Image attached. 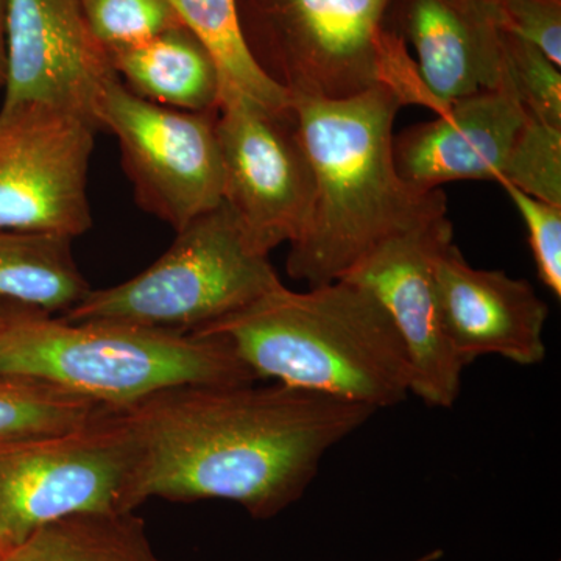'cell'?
<instances>
[{"instance_id": "cell-10", "label": "cell", "mask_w": 561, "mask_h": 561, "mask_svg": "<svg viewBox=\"0 0 561 561\" xmlns=\"http://www.w3.org/2000/svg\"><path fill=\"white\" fill-rule=\"evenodd\" d=\"M98 130L88 117L41 103L0 108V230L69 239L90 230Z\"/></svg>"}, {"instance_id": "cell-20", "label": "cell", "mask_w": 561, "mask_h": 561, "mask_svg": "<svg viewBox=\"0 0 561 561\" xmlns=\"http://www.w3.org/2000/svg\"><path fill=\"white\" fill-rule=\"evenodd\" d=\"M106 411L105 405L38 379L0 376V445L77 430Z\"/></svg>"}, {"instance_id": "cell-13", "label": "cell", "mask_w": 561, "mask_h": 561, "mask_svg": "<svg viewBox=\"0 0 561 561\" xmlns=\"http://www.w3.org/2000/svg\"><path fill=\"white\" fill-rule=\"evenodd\" d=\"M443 327L461 365L500 356L531 367L546 359L549 306L527 280L474 268L454 241L435 257Z\"/></svg>"}, {"instance_id": "cell-15", "label": "cell", "mask_w": 561, "mask_h": 561, "mask_svg": "<svg viewBox=\"0 0 561 561\" xmlns=\"http://www.w3.org/2000/svg\"><path fill=\"white\" fill-rule=\"evenodd\" d=\"M404 27L438 116L454 102L504 88L500 28L476 0H408Z\"/></svg>"}, {"instance_id": "cell-3", "label": "cell", "mask_w": 561, "mask_h": 561, "mask_svg": "<svg viewBox=\"0 0 561 561\" xmlns=\"http://www.w3.org/2000/svg\"><path fill=\"white\" fill-rule=\"evenodd\" d=\"M192 334L224 339L254 378L291 389L376 412L412 394L411 362L393 321L351 280L306 291L279 284Z\"/></svg>"}, {"instance_id": "cell-26", "label": "cell", "mask_w": 561, "mask_h": 561, "mask_svg": "<svg viewBox=\"0 0 561 561\" xmlns=\"http://www.w3.org/2000/svg\"><path fill=\"white\" fill-rule=\"evenodd\" d=\"M7 81V0H0V88Z\"/></svg>"}, {"instance_id": "cell-7", "label": "cell", "mask_w": 561, "mask_h": 561, "mask_svg": "<svg viewBox=\"0 0 561 561\" xmlns=\"http://www.w3.org/2000/svg\"><path fill=\"white\" fill-rule=\"evenodd\" d=\"M391 0H238L243 36L290 98L342 101L379 87L378 38Z\"/></svg>"}, {"instance_id": "cell-16", "label": "cell", "mask_w": 561, "mask_h": 561, "mask_svg": "<svg viewBox=\"0 0 561 561\" xmlns=\"http://www.w3.org/2000/svg\"><path fill=\"white\" fill-rule=\"evenodd\" d=\"M111 65L139 98L183 111L219 110L216 60L184 25L128 49L111 51Z\"/></svg>"}, {"instance_id": "cell-21", "label": "cell", "mask_w": 561, "mask_h": 561, "mask_svg": "<svg viewBox=\"0 0 561 561\" xmlns=\"http://www.w3.org/2000/svg\"><path fill=\"white\" fill-rule=\"evenodd\" d=\"M497 183L561 206V128L527 114Z\"/></svg>"}, {"instance_id": "cell-29", "label": "cell", "mask_w": 561, "mask_h": 561, "mask_svg": "<svg viewBox=\"0 0 561 561\" xmlns=\"http://www.w3.org/2000/svg\"><path fill=\"white\" fill-rule=\"evenodd\" d=\"M7 552H9V549H7L5 546L0 542V561L5 559Z\"/></svg>"}, {"instance_id": "cell-25", "label": "cell", "mask_w": 561, "mask_h": 561, "mask_svg": "<svg viewBox=\"0 0 561 561\" xmlns=\"http://www.w3.org/2000/svg\"><path fill=\"white\" fill-rule=\"evenodd\" d=\"M508 197L522 214L529 234L531 254L537 265L538 278L561 298V206L538 201L516 190L507 183H501Z\"/></svg>"}, {"instance_id": "cell-9", "label": "cell", "mask_w": 561, "mask_h": 561, "mask_svg": "<svg viewBox=\"0 0 561 561\" xmlns=\"http://www.w3.org/2000/svg\"><path fill=\"white\" fill-rule=\"evenodd\" d=\"M217 136L221 202L251 247L268 256L280 243L297 241L311 216L316 186L294 108L279 113L242 92L221 91Z\"/></svg>"}, {"instance_id": "cell-6", "label": "cell", "mask_w": 561, "mask_h": 561, "mask_svg": "<svg viewBox=\"0 0 561 561\" xmlns=\"http://www.w3.org/2000/svg\"><path fill=\"white\" fill-rule=\"evenodd\" d=\"M136 442L122 411L77 430L0 445V542L16 548L47 524L128 513Z\"/></svg>"}, {"instance_id": "cell-14", "label": "cell", "mask_w": 561, "mask_h": 561, "mask_svg": "<svg viewBox=\"0 0 561 561\" xmlns=\"http://www.w3.org/2000/svg\"><path fill=\"white\" fill-rule=\"evenodd\" d=\"M526 117L508 88L479 92L394 138V165L402 179L423 191L457 180L497 183Z\"/></svg>"}, {"instance_id": "cell-2", "label": "cell", "mask_w": 561, "mask_h": 561, "mask_svg": "<svg viewBox=\"0 0 561 561\" xmlns=\"http://www.w3.org/2000/svg\"><path fill=\"white\" fill-rule=\"evenodd\" d=\"M311 162L313 205L290 243V278L321 286L342 279L379 243L446 216L442 190L402 179L393 160V122L402 103L383 87L342 99L290 98Z\"/></svg>"}, {"instance_id": "cell-4", "label": "cell", "mask_w": 561, "mask_h": 561, "mask_svg": "<svg viewBox=\"0 0 561 561\" xmlns=\"http://www.w3.org/2000/svg\"><path fill=\"white\" fill-rule=\"evenodd\" d=\"M0 376L38 379L114 411L180 386L257 381L214 335L69 321L24 306L0 320Z\"/></svg>"}, {"instance_id": "cell-12", "label": "cell", "mask_w": 561, "mask_h": 561, "mask_svg": "<svg viewBox=\"0 0 561 561\" xmlns=\"http://www.w3.org/2000/svg\"><path fill=\"white\" fill-rule=\"evenodd\" d=\"M116 76L81 0H7L2 106L41 103L95 122L103 88Z\"/></svg>"}, {"instance_id": "cell-22", "label": "cell", "mask_w": 561, "mask_h": 561, "mask_svg": "<svg viewBox=\"0 0 561 561\" xmlns=\"http://www.w3.org/2000/svg\"><path fill=\"white\" fill-rule=\"evenodd\" d=\"M500 39L504 87L518 99L527 114L561 128L560 66L537 47L501 28Z\"/></svg>"}, {"instance_id": "cell-23", "label": "cell", "mask_w": 561, "mask_h": 561, "mask_svg": "<svg viewBox=\"0 0 561 561\" xmlns=\"http://www.w3.org/2000/svg\"><path fill=\"white\" fill-rule=\"evenodd\" d=\"M81 7L92 35L108 54L183 25L165 0H81Z\"/></svg>"}, {"instance_id": "cell-5", "label": "cell", "mask_w": 561, "mask_h": 561, "mask_svg": "<svg viewBox=\"0 0 561 561\" xmlns=\"http://www.w3.org/2000/svg\"><path fill=\"white\" fill-rule=\"evenodd\" d=\"M279 284L268 256L251 247L221 202L176 231L175 241L149 268L108 289H91L60 317L187 334L245 308Z\"/></svg>"}, {"instance_id": "cell-28", "label": "cell", "mask_w": 561, "mask_h": 561, "mask_svg": "<svg viewBox=\"0 0 561 561\" xmlns=\"http://www.w3.org/2000/svg\"><path fill=\"white\" fill-rule=\"evenodd\" d=\"M13 306L18 305H0V320L3 319V316H5V313L9 312Z\"/></svg>"}, {"instance_id": "cell-17", "label": "cell", "mask_w": 561, "mask_h": 561, "mask_svg": "<svg viewBox=\"0 0 561 561\" xmlns=\"http://www.w3.org/2000/svg\"><path fill=\"white\" fill-rule=\"evenodd\" d=\"M90 290L73 260L72 239L0 230V305L62 316Z\"/></svg>"}, {"instance_id": "cell-27", "label": "cell", "mask_w": 561, "mask_h": 561, "mask_svg": "<svg viewBox=\"0 0 561 561\" xmlns=\"http://www.w3.org/2000/svg\"><path fill=\"white\" fill-rule=\"evenodd\" d=\"M443 557L442 551H432L430 553H424L423 557H420V559H415L412 561H437L440 560Z\"/></svg>"}, {"instance_id": "cell-18", "label": "cell", "mask_w": 561, "mask_h": 561, "mask_svg": "<svg viewBox=\"0 0 561 561\" xmlns=\"http://www.w3.org/2000/svg\"><path fill=\"white\" fill-rule=\"evenodd\" d=\"M2 561H162L142 519L128 513H84L47 524Z\"/></svg>"}, {"instance_id": "cell-8", "label": "cell", "mask_w": 561, "mask_h": 561, "mask_svg": "<svg viewBox=\"0 0 561 561\" xmlns=\"http://www.w3.org/2000/svg\"><path fill=\"white\" fill-rule=\"evenodd\" d=\"M219 110L183 111L128 90L119 77L103 88L95 122L119 140L136 202L180 231L224 197Z\"/></svg>"}, {"instance_id": "cell-1", "label": "cell", "mask_w": 561, "mask_h": 561, "mask_svg": "<svg viewBox=\"0 0 561 561\" xmlns=\"http://www.w3.org/2000/svg\"><path fill=\"white\" fill-rule=\"evenodd\" d=\"M122 412L136 442L130 512L150 497L219 500L260 519L300 500L323 457L376 413L256 381L180 386Z\"/></svg>"}, {"instance_id": "cell-11", "label": "cell", "mask_w": 561, "mask_h": 561, "mask_svg": "<svg viewBox=\"0 0 561 561\" xmlns=\"http://www.w3.org/2000/svg\"><path fill=\"white\" fill-rule=\"evenodd\" d=\"M453 239L451 220L437 217L379 243L342 278L381 302L408 351L412 394L438 409L459 400L465 368L443 327L435 284V257Z\"/></svg>"}, {"instance_id": "cell-24", "label": "cell", "mask_w": 561, "mask_h": 561, "mask_svg": "<svg viewBox=\"0 0 561 561\" xmlns=\"http://www.w3.org/2000/svg\"><path fill=\"white\" fill-rule=\"evenodd\" d=\"M501 31L526 41L561 66V0H476Z\"/></svg>"}, {"instance_id": "cell-19", "label": "cell", "mask_w": 561, "mask_h": 561, "mask_svg": "<svg viewBox=\"0 0 561 561\" xmlns=\"http://www.w3.org/2000/svg\"><path fill=\"white\" fill-rule=\"evenodd\" d=\"M181 24L210 51L221 91L236 90L272 111H289L290 95L265 76L249 49L239 20L238 0H165Z\"/></svg>"}]
</instances>
